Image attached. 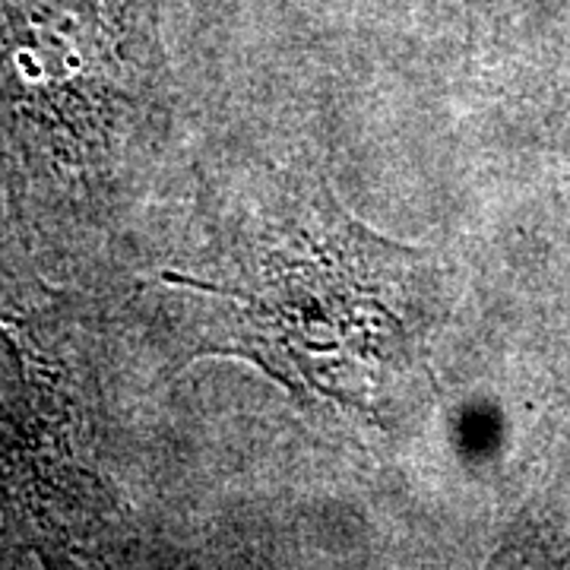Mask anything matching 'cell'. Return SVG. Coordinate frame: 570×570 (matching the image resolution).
Wrapping results in <instances>:
<instances>
[{
  "label": "cell",
  "mask_w": 570,
  "mask_h": 570,
  "mask_svg": "<svg viewBox=\"0 0 570 570\" xmlns=\"http://www.w3.org/2000/svg\"><path fill=\"white\" fill-rule=\"evenodd\" d=\"M197 352L242 355L292 393L384 425L438 317L431 250L355 223L317 178L257 168L209 194Z\"/></svg>",
  "instance_id": "obj_1"
}]
</instances>
